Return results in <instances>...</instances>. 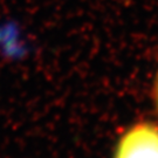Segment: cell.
<instances>
[{"label":"cell","mask_w":158,"mask_h":158,"mask_svg":"<svg viewBox=\"0 0 158 158\" xmlns=\"http://www.w3.org/2000/svg\"><path fill=\"white\" fill-rule=\"evenodd\" d=\"M157 102H158V81H157Z\"/></svg>","instance_id":"obj_2"},{"label":"cell","mask_w":158,"mask_h":158,"mask_svg":"<svg viewBox=\"0 0 158 158\" xmlns=\"http://www.w3.org/2000/svg\"><path fill=\"white\" fill-rule=\"evenodd\" d=\"M114 158H158V127L137 124L119 141Z\"/></svg>","instance_id":"obj_1"}]
</instances>
